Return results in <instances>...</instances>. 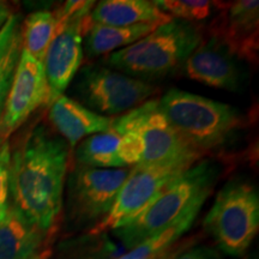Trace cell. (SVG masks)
I'll return each instance as SVG.
<instances>
[{"label":"cell","mask_w":259,"mask_h":259,"mask_svg":"<svg viewBox=\"0 0 259 259\" xmlns=\"http://www.w3.org/2000/svg\"><path fill=\"white\" fill-rule=\"evenodd\" d=\"M94 5V2H66L58 9L59 22L44 59L50 90L48 103L64 95L82 64V40Z\"/></svg>","instance_id":"obj_6"},{"label":"cell","mask_w":259,"mask_h":259,"mask_svg":"<svg viewBox=\"0 0 259 259\" xmlns=\"http://www.w3.org/2000/svg\"><path fill=\"white\" fill-rule=\"evenodd\" d=\"M156 87L105 66H87L79 72L74 93L82 105L100 115L127 113L156 93Z\"/></svg>","instance_id":"obj_7"},{"label":"cell","mask_w":259,"mask_h":259,"mask_svg":"<svg viewBox=\"0 0 259 259\" xmlns=\"http://www.w3.org/2000/svg\"><path fill=\"white\" fill-rule=\"evenodd\" d=\"M219 167L212 162L194 163L169 181L157 197L131 222L114 234L127 248L173 225L196 204H204L218 181Z\"/></svg>","instance_id":"obj_3"},{"label":"cell","mask_w":259,"mask_h":259,"mask_svg":"<svg viewBox=\"0 0 259 259\" xmlns=\"http://www.w3.org/2000/svg\"><path fill=\"white\" fill-rule=\"evenodd\" d=\"M47 234L10 204L0 222V259H31L41 253Z\"/></svg>","instance_id":"obj_16"},{"label":"cell","mask_w":259,"mask_h":259,"mask_svg":"<svg viewBox=\"0 0 259 259\" xmlns=\"http://www.w3.org/2000/svg\"><path fill=\"white\" fill-rule=\"evenodd\" d=\"M10 160L11 151L9 143H0V222L4 220L10 206Z\"/></svg>","instance_id":"obj_23"},{"label":"cell","mask_w":259,"mask_h":259,"mask_svg":"<svg viewBox=\"0 0 259 259\" xmlns=\"http://www.w3.org/2000/svg\"><path fill=\"white\" fill-rule=\"evenodd\" d=\"M169 124L200 154L226 143L242 124L232 106L179 89H171L157 100Z\"/></svg>","instance_id":"obj_4"},{"label":"cell","mask_w":259,"mask_h":259,"mask_svg":"<svg viewBox=\"0 0 259 259\" xmlns=\"http://www.w3.org/2000/svg\"><path fill=\"white\" fill-rule=\"evenodd\" d=\"M220 250L229 255L246 252L259 229V196L252 184L232 180L220 190L204 220Z\"/></svg>","instance_id":"obj_5"},{"label":"cell","mask_w":259,"mask_h":259,"mask_svg":"<svg viewBox=\"0 0 259 259\" xmlns=\"http://www.w3.org/2000/svg\"><path fill=\"white\" fill-rule=\"evenodd\" d=\"M193 164L190 162H170L132 167L109 212L90 229V233L97 235L108 231L114 232L131 222L156 198L169 181Z\"/></svg>","instance_id":"obj_8"},{"label":"cell","mask_w":259,"mask_h":259,"mask_svg":"<svg viewBox=\"0 0 259 259\" xmlns=\"http://www.w3.org/2000/svg\"><path fill=\"white\" fill-rule=\"evenodd\" d=\"M176 259H223L218 251L208 246L186 247Z\"/></svg>","instance_id":"obj_25"},{"label":"cell","mask_w":259,"mask_h":259,"mask_svg":"<svg viewBox=\"0 0 259 259\" xmlns=\"http://www.w3.org/2000/svg\"><path fill=\"white\" fill-rule=\"evenodd\" d=\"M9 10L6 8V5L3 4V3H0V28H2V25L5 23L6 19L9 18Z\"/></svg>","instance_id":"obj_27"},{"label":"cell","mask_w":259,"mask_h":259,"mask_svg":"<svg viewBox=\"0 0 259 259\" xmlns=\"http://www.w3.org/2000/svg\"><path fill=\"white\" fill-rule=\"evenodd\" d=\"M22 52V38L21 29L16 35L14 41L5 56L0 60V115H2L3 108H4L6 97H8L9 90L11 88L12 79H14L16 67L21 57Z\"/></svg>","instance_id":"obj_22"},{"label":"cell","mask_w":259,"mask_h":259,"mask_svg":"<svg viewBox=\"0 0 259 259\" xmlns=\"http://www.w3.org/2000/svg\"><path fill=\"white\" fill-rule=\"evenodd\" d=\"M90 18L94 23L112 27L161 25L173 19L148 0H103L94 6Z\"/></svg>","instance_id":"obj_17"},{"label":"cell","mask_w":259,"mask_h":259,"mask_svg":"<svg viewBox=\"0 0 259 259\" xmlns=\"http://www.w3.org/2000/svg\"><path fill=\"white\" fill-rule=\"evenodd\" d=\"M46 254L47 253H42V252H41V253L36 254V255H35V257H32L31 259H45V257H46Z\"/></svg>","instance_id":"obj_28"},{"label":"cell","mask_w":259,"mask_h":259,"mask_svg":"<svg viewBox=\"0 0 259 259\" xmlns=\"http://www.w3.org/2000/svg\"><path fill=\"white\" fill-rule=\"evenodd\" d=\"M154 4L170 18L191 23L204 21L226 6L223 3L205 0H155Z\"/></svg>","instance_id":"obj_21"},{"label":"cell","mask_w":259,"mask_h":259,"mask_svg":"<svg viewBox=\"0 0 259 259\" xmlns=\"http://www.w3.org/2000/svg\"><path fill=\"white\" fill-rule=\"evenodd\" d=\"M142 147L139 164L190 162L196 163L203 154L191 147L169 124L158 108L157 100L142 103L127 112Z\"/></svg>","instance_id":"obj_10"},{"label":"cell","mask_w":259,"mask_h":259,"mask_svg":"<svg viewBox=\"0 0 259 259\" xmlns=\"http://www.w3.org/2000/svg\"><path fill=\"white\" fill-rule=\"evenodd\" d=\"M50 90L44 64L22 48L11 88L0 115V143L6 142L38 107L48 103Z\"/></svg>","instance_id":"obj_11"},{"label":"cell","mask_w":259,"mask_h":259,"mask_svg":"<svg viewBox=\"0 0 259 259\" xmlns=\"http://www.w3.org/2000/svg\"><path fill=\"white\" fill-rule=\"evenodd\" d=\"M141 156V141L127 113L114 116L107 131L83 139L74 154L78 166L103 169L135 167Z\"/></svg>","instance_id":"obj_12"},{"label":"cell","mask_w":259,"mask_h":259,"mask_svg":"<svg viewBox=\"0 0 259 259\" xmlns=\"http://www.w3.org/2000/svg\"><path fill=\"white\" fill-rule=\"evenodd\" d=\"M19 17L17 15H10L5 23L0 28V60L9 51L12 41L19 31Z\"/></svg>","instance_id":"obj_24"},{"label":"cell","mask_w":259,"mask_h":259,"mask_svg":"<svg viewBox=\"0 0 259 259\" xmlns=\"http://www.w3.org/2000/svg\"><path fill=\"white\" fill-rule=\"evenodd\" d=\"M48 119L61 138L70 148H74L80 139L101 134L111 127L114 116L100 115L84 107L76 100L61 95L50 103Z\"/></svg>","instance_id":"obj_15"},{"label":"cell","mask_w":259,"mask_h":259,"mask_svg":"<svg viewBox=\"0 0 259 259\" xmlns=\"http://www.w3.org/2000/svg\"><path fill=\"white\" fill-rule=\"evenodd\" d=\"M239 58L219 37L209 38L199 45L183 65L189 78L212 88L235 92L242 84V70Z\"/></svg>","instance_id":"obj_13"},{"label":"cell","mask_w":259,"mask_h":259,"mask_svg":"<svg viewBox=\"0 0 259 259\" xmlns=\"http://www.w3.org/2000/svg\"><path fill=\"white\" fill-rule=\"evenodd\" d=\"M158 27L157 24H137L112 27L90 22L84 34V46L89 57H99L128 47Z\"/></svg>","instance_id":"obj_18"},{"label":"cell","mask_w":259,"mask_h":259,"mask_svg":"<svg viewBox=\"0 0 259 259\" xmlns=\"http://www.w3.org/2000/svg\"><path fill=\"white\" fill-rule=\"evenodd\" d=\"M210 29L212 36L225 42L239 59L253 61L258 52L259 3L240 0L225 6Z\"/></svg>","instance_id":"obj_14"},{"label":"cell","mask_w":259,"mask_h":259,"mask_svg":"<svg viewBox=\"0 0 259 259\" xmlns=\"http://www.w3.org/2000/svg\"><path fill=\"white\" fill-rule=\"evenodd\" d=\"M131 168L103 169L77 164L67 181L70 221L77 226L101 221L111 210Z\"/></svg>","instance_id":"obj_9"},{"label":"cell","mask_w":259,"mask_h":259,"mask_svg":"<svg viewBox=\"0 0 259 259\" xmlns=\"http://www.w3.org/2000/svg\"><path fill=\"white\" fill-rule=\"evenodd\" d=\"M189 244H178L176 246H173V247L170 248V250H168L166 253H163L160 257L156 258V259H176L178 255H179L181 252L185 250L186 247H189Z\"/></svg>","instance_id":"obj_26"},{"label":"cell","mask_w":259,"mask_h":259,"mask_svg":"<svg viewBox=\"0 0 259 259\" xmlns=\"http://www.w3.org/2000/svg\"><path fill=\"white\" fill-rule=\"evenodd\" d=\"M69 144L45 126H37L10 160L12 205L29 221L50 233L61 210Z\"/></svg>","instance_id":"obj_1"},{"label":"cell","mask_w":259,"mask_h":259,"mask_svg":"<svg viewBox=\"0 0 259 259\" xmlns=\"http://www.w3.org/2000/svg\"><path fill=\"white\" fill-rule=\"evenodd\" d=\"M58 22V10L36 11L25 18L23 28L21 29L22 48L42 64L57 30Z\"/></svg>","instance_id":"obj_20"},{"label":"cell","mask_w":259,"mask_h":259,"mask_svg":"<svg viewBox=\"0 0 259 259\" xmlns=\"http://www.w3.org/2000/svg\"><path fill=\"white\" fill-rule=\"evenodd\" d=\"M203 40L202 25L171 19L128 47L107 56L105 64L135 78H158L183 66Z\"/></svg>","instance_id":"obj_2"},{"label":"cell","mask_w":259,"mask_h":259,"mask_svg":"<svg viewBox=\"0 0 259 259\" xmlns=\"http://www.w3.org/2000/svg\"><path fill=\"white\" fill-rule=\"evenodd\" d=\"M202 205L203 204L193 205L164 231L145 239L138 245H136L135 247L130 248L127 253L114 259H156L166 253L168 250L177 245L178 240L191 228Z\"/></svg>","instance_id":"obj_19"}]
</instances>
